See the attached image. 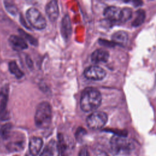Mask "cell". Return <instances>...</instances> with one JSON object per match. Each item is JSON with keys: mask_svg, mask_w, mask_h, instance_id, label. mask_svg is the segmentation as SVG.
<instances>
[{"mask_svg": "<svg viewBox=\"0 0 156 156\" xmlns=\"http://www.w3.org/2000/svg\"><path fill=\"white\" fill-rule=\"evenodd\" d=\"M20 32H21V35L24 36V37L26 38V40H27L29 42H30L32 44L36 43V42H37L36 40L34 38H33V37H32L31 35H29L28 34H26L25 32H24L23 30H20Z\"/></svg>", "mask_w": 156, "mask_h": 156, "instance_id": "603a6c76", "label": "cell"}, {"mask_svg": "<svg viewBox=\"0 0 156 156\" xmlns=\"http://www.w3.org/2000/svg\"><path fill=\"white\" fill-rule=\"evenodd\" d=\"M9 69L17 79H21L24 76L23 72L20 69L15 61H11L9 64Z\"/></svg>", "mask_w": 156, "mask_h": 156, "instance_id": "ac0fdd59", "label": "cell"}, {"mask_svg": "<svg viewBox=\"0 0 156 156\" xmlns=\"http://www.w3.org/2000/svg\"><path fill=\"white\" fill-rule=\"evenodd\" d=\"M102 96L96 88L88 87L82 93L80 105L81 109L85 112H92L97 109L101 105Z\"/></svg>", "mask_w": 156, "mask_h": 156, "instance_id": "6da1fadb", "label": "cell"}, {"mask_svg": "<svg viewBox=\"0 0 156 156\" xmlns=\"http://www.w3.org/2000/svg\"><path fill=\"white\" fill-rule=\"evenodd\" d=\"M132 16V12L130 8L122 9V18L121 21L126 22L129 20Z\"/></svg>", "mask_w": 156, "mask_h": 156, "instance_id": "ffe728a7", "label": "cell"}, {"mask_svg": "<svg viewBox=\"0 0 156 156\" xmlns=\"http://www.w3.org/2000/svg\"><path fill=\"white\" fill-rule=\"evenodd\" d=\"M26 17L30 25L35 29L41 30L46 26V21L41 12L35 8H30L26 12Z\"/></svg>", "mask_w": 156, "mask_h": 156, "instance_id": "277c9868", "label": "cell"}, {"mask_svg": "<svg viewBox=\"0 0 156 156\" xmlns=\"http://www.w3.org/2000/svg\"><path fill=\"white\" fill-rule=\"evenodd\" d=\"M85 77L92 80H102L106 76L105 71L100 66L93 65L86 68L84 71Z\"/></svg>", "mask_w": 156, "mask_h": 156, "instance_id": "8992f818", "label": "cell"}, {"mask_svg": "<svg viewBox=\"0 0 156 156\" xmlns=\"http://www.w3.org/2000/svg\"><path fill=\"white\" fill-rule=\"evenodd\" d=\"M34 120L37 127L40 129L49 127L52 121V110L48 102H43L38 104L35 111Z\"/></svg>", "mask_w": 156, "mask_h": 156, "instance_id": "7a4b0ae2", "label": "cell"}, {"mask_svg": "<svg viewBox=\"0 0 156 156\" xmlns=\"http://www.w3.org/2000/svg\"><path fill=\"white\" fill-rule=\"evenodd\" d=\"M12 125L11 124L7 123L4 124L1 129L0 134L4 140L9 139L11 135Z\"/></svg>", "mask_w": 156, "mask_h": 156, "instance_id": "d6986e66", "label": "cell"}, {"mask_svg": "<svg viewBox=\"0 0 156 156\" xmlns=\"http://www.w3.org/2000/svg\"><path fill=\"white\" fill-rule=\"evenodd\" d=\"M128 39L127 34L123 30H119L113 34L112 40L114 43L118 44H124L127 43Z\"/></svg>", "mask_w": 156, "mask_h": 156, "instance_id": "9a60e30c", "label": "cell"}, {"mask_svg": "<svg viewBox=\"0 0 156 156\" xmlns=\"http://www.w3.org/2000/svg\"><path fill=\"white\" fill-rule=\"evenodd\" d=\"M78 156H90V154L86 148H82L79 152Z\"/></svg>", "mask_w": 156, "mask_h": 156, "instance_id": "cb8c5ba5", "label": "cell"}, {"mask_svg": "<svg viewBox=\"0 0 156 156\" xmlns=\"http://www.w3.org/2000/svg\"><path fill=\"white\" fill-rule=\"evenodd\" d=\"M24 146V140L23 138H15L12 140L7 145V148L11 152L21 151Z\"/></svg>", "mask_w": 156, "mask_h": 156, "instance_id": "5bb4252c", "label": "cell"}, {"mask_svg": "<svg viewBox=\"0 0 156 156\" xmlns=\"http://www.w3.org/2000/svg\"><path fill=\"white\" fill-rule=\"evenodd\" d=\"M8 99V91L7 88H3L0 91V114L2 116V113H4V110L6 107L7 102Z\"/></svg>", "mask_w": 156, "mask_h": 156, "instance_id": "2e32d148", "label": "cell"}, {"mask_svg": "<svg viewBox=\"0 0 156 156\" xmlns=\"http://www.w3.org/2000/svg\"><path fill=\"white\" fill-rule=\"evenodd\" d=\"M104 15L106 19L112 21H121L122 18V9L115 7L110 6L104 11Z\"/></svg>", "mask_w": 156, "mask_h": 156, "instance_id": "52a82bcc", "label": "cell"}, {"mask_svg": "<svg viewBox=\"0 0 156 156\" xmlns=\"http://www.w3.org/2000/svg\"><path fill=\"white\" fill-rule=\"evenodd\" d=\"M9 42L12 49L15 51H22L27 48V44L25 40L17 35H12L9 39Z\"/></svg>", "mask_w": 156, "mask_h": 156, "instance_id": "30bf717a", "label": "cell"}, {"mask_svg": "<svg viewBox=\"0 0 156 156\" xmlns=\"http://www.w3.org/2000/svg\"><path fill=\"white\" fill-rule=\"evenodd\" d=\"M107 115L102 112H94L91 113L87 118L88 127L93 130L102 128L107 122Z\"/></svg>", "mask_w": 156, "mask_h": 156, "instance_id": "5b68a950", "label": "cell"}, {"mask_svg": "<svg viewBox=\"0 0 156 156\" xmlns=\"http://www.w3.org/2000/svg\"><path fill=\"white\" fill-rule=\"evenodd\" d=\"M109 58V53L107 51L102 49H99L94 51L91 55V61L95 63L106 62Z\"/></svg>", "mask_w": 156, "mask_h": 156, "instance_id": "7c38bea8", "label": "cell"}, {"mask_svg": "<svg viewBox=\"0 0 156 156\" xmlns=\"http://www.w3.org/2000/svg\"><path fill=\"white\" fill-rule=\"evenodd\" d=\"M110 144L112 152L116 154L129 153L133 148V144L129 139L118 134L114 135L111 138Z\"/></svg>", "mask_w": 156, "mask_h": 156, "instance_id": "3957f363", "label": "cell"}, {"mask_svg": "<svg viewBox=\"0 0 156 156\" xmlns=\"http://www.w3.org/2000/svg\"><path fill=\"white\" fill-rule=\"evenodd\" d=\"M43 144V141L41 138L37 136L32 137L29 143V149L31 155L33 156L37 155L40 153Z\"/></svg>", "mask_w": 156, "mask_h": 156, "instance_id": "8fae6325", "label": "cell"}, {"mask_svg": "<svg viewBox=\"0 0 156 156\" xmlns=\"http://www.w3.org/2000/svg\"><path fill=\"white\" fill-rule=\"evenodd\" d=\"M146 17L145 12L143 9H139L136 12L135 17L132 22V25L134 27H138L143 24Z\"/></svg>", "mask_w": 156, "mask_h": 156, "instance_id": "e0dca14e", "label": "cell"}, {"mask_svg": "<svg viewBox=\"0 0 156 156\" xmlns=\"http://www.w3.org/2000/svg\"><path fill=\"white\" fill-rule=\"evenodd\" d=\"M60 155V149L57 143L52 140L49 141L40 156H59Z\"/></svg>", "mask_w": 156, "mask_h": 156, "instance_id": "ba28073f", "label": "cell"}, {"mask_svg": "<svg viewBox=\"0 0 156 156\" xmlns=\"http://www.w3.org/2000/svg\"><path fill=\"white\" fill-rule=\"evenodd\" d=\"M4 3H5V7L7 10H8L10 13L15 15L16 13L17 9L14 4H12L9 2H4Z\"/></svg>", "mask_w": 156, "mask_h": 156, "instance_id": "7402d4cb", "label": "cell"}, {"mask_svg": "<svg viewBox=\"0 0 156 156\" xmlns=\"http://www.w3.org/2000/svg\"><path fill=\"white\" fill-rule=\"evenodd\" d=\"M46 13L51 21H55L59 15V9L57 2L55 1H49L46 5Z\"/></svg>", "mask_w": 156, "mask_h": 156, "instance_id": "9c48e42d", "label": "cell"}, {"mask_svg": "<svg viewBox=\"0 0 156 156\" xmlns=\"http://www.w3.org/2000/svg\"><path fill=\"white\" fill-rule=\"evenodd\" d=\"M61 32L62 36L65 39H68L71 34V25L69 17L68 15H66L62 22V27H61Z\"/></svg>", "mask_w": 156, "mask_h": 156, "instance_id": "4fadbf2b", "label": "cell"}, {"mask_svg": "<svg viewBox=\"0 0 156 156\" xmlns=\"http://www.w3.org/2000/svg\"><path fill=\"white\" fill-rule=\"evenodd\" d=\"M85 133L86 131L85 130V129L82 127H80L77 130L75 133V137L77 141H80L82 140L83 136L85 135Z\"/></svg>", "mask_w": 156, "mask_h": 156, "instance_id": "44dd1931", "label": "cell"}]
</instances>
